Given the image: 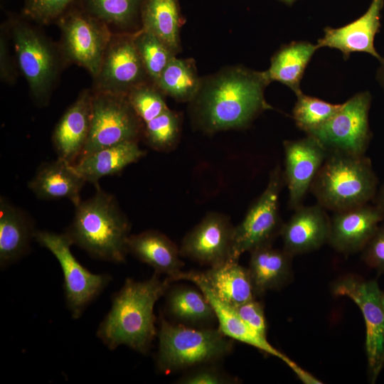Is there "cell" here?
I'll list each match as a JSON object with an SVG mask.
<instances>
[{
  "mask_svg": "<svg viewBox=\"0 0 384 384\" xmlns=\"http://www.w3.org/2000/svg\"><path fill=\"white\" fill-rule=\"evenodd\" d=\"M269 83L265 71L234 67L217 73L201 82L191 101L194 123L207 133L247 127L273 109L264 96Z\"/></svg>",
  "mask_w": 384,
  "mask_h": 384,
  "instance_id": "1",
  "label": "cell"
},
{
  "mask_svg": "<svg viewBox=\"0 0 384 384\" xmlns=\"http://www.w3.org/2000/svg\"><path fill=\"white\" fill-rule=\"evenodd\" d=\"M171 283L168 277L163 280L156 272L143 281L127 278L112 295L111 308L100 324L97 336L110 350L124 345L147 353L158 333L154 305Z\"/></svg>",
  "mask_w": 384,
  "mask_h": 384,
  "instance_id": "2",
  "label": "cell"
},
{
  "mask_svg": "<svg viewBox=\"0 0 384 384\" xmlns=\"http://www.w3.org/2000/svg\"><path fill=\"white\" fill-rule=\"evenodd\" d=\"M96 192L80 201L70 225L65 232L73 245L95 259L123 263L128 254L130 222L114 196L95 185Z\"/></svg>",
  "mask_w": 384,
  "mask_h": 384,
  "instance_id": "3",
  "label": "cell"
},
{
  "mask_svg": "<svg viewBox=\"0 0 384 384\" xmlns=\"http://www.w3.org/2000/svg\"><path fill=\"white\" fill-rule=\"evenodd\" d=\"M378 190L368 157L328 152L309 191L317 203L334 213L373 202Z\"/></svg>",
  "mask_w": 384,
  "mask_h": 384,
  "instance_id": "4",
  "label": "cell"
},
{
  "mask_svg": "<svg viewBox=\"0 0 384 384\" xmlns=\"http://www.w3.org/2000/svg\"><path fill=\"white\" fill-rule=\"evenodd\" d=\"M156 356L158 370L165 374L186 371L208 363H220L230 355L233 341L218 329H197L160 317Z\"/></svg>",
  "mask_w": 384,
  "mask_h": 384,
  "instance_id": "5",
  "label": "cell"
},
{
  "mask_svg": "<svg viewBox=\"0 0 384 384\" xmlns=\"http://www.w3.org/2000/svg\"><path fill=\"white\" fill-rule=\"evenodd\" d=\"M284 186L283 170L277 164L270 173L265 190L234 228L228 262H238L243 253L272 245L276 237L280 235L284 223L279 214V196Z\"/></svg>",
  "mask_w": 384,
  "mask_h": 384,
  "instance_id": "6",
  "label": "cell"
},
{
  "mask_svg": "<svg viewBox=\"0 0 384 384\" xmlns=\"http://www.w3.org/2000/svg\"><path fill=\"white\" fill-rule=\"evenodd\" d=\"M144 126L127 95L92 92L90 130L78 161L105 147L139 142Z\"/></svg>",
  "mask_w": 384,
  "mask_h": 384,
  "instance_id": "7",
  "label": "cell"
},
{
  "mask_svg": "<svg viewBox=\"0 0 384 384\" xmlns=\"http://www.w3.org/2000/svg\"><path fill=\"white\" fill-rule=\"evenodd\" d=\"M35 239L56 258L63 274L65 303L73 319H79L86 308L104 291L112 280L109 274H95L82 266L70 250L68 235L36 230Z\"/></svg>",
  "mask_w": 384,
  "mask_h": 384,
  "instance_id": "8",
  "label": "cell"
},
{
  "mask_svg": "<svg viewBox=\"0 0 384 384\" xmlns=\"http://www.w3.org/2000/svg\"><path fill=\"white\" fill-rule=\"evenodd\" d=\"M370 102L368 92L356 94L342 103L328 121L306 135L316 139L328 152L365 155L371 139L368 121Z\"/></svg>",
  "mask_w": 384,
  "mask_h": 384,
  "instance_id": "9",
  "label": "cell"
},
{
  "mask_svg": "<svg viewBox=\"0 0 384 384\" xmlns=\"http://www.w3.org/2000/svg\"><path fill=\"white\" fill-rule=\"evenodd\" d=\"M11 33L17 60L33 98L45 103L58 73V60L53 45L29 24L13 21Z\"/></svg>",
  "mask_w": 384,
  "mask_h": 384,
  "instance_id": "10",
  "label": "cell"
},
{
  "mask_svg": "<svg viewBox=\"0 0 384 384\" xmlns=\"http://www.w3.org/2000/svg\"><path fill=\"white\" fill-rule=\"evenodd\" d=\"M58 21L64 57L84 67L95 78L112 36L108 26L87 11L76 9L70 10Z\"/></svg>",
  "mask_w": 384,
  "mask_h": 384,
  "instance_id": "11",
  "label": "cell"
},
{
  "mask_svg": "<svg viewBox=\"0 0 384 384\" xmlns=\"http://www.w3.org/2000/svg\"><path fill=\"white\" fill-rule=\"evenodd\" d=\"M336 296L347 297L361 309L366 334V351L370 380L374 382L384 366V292L374 280L346 277L333 286Z\"/></svg>",
  "mask_w": 384,
  "mask_h": 384,
  "instance_id": "12",
  "label": "cell"
},
{
  "mask_svg": "<svg viewBox=\"0 0 384 384\" xmlns=\"http://www.w3.org/2000/svg\"><path fill=\"white\" fill-rule=\"evenodd\" d=\"M134 34H112L95 79L93 92L127 95L148 78Z\"/></svg>",
  "mask_w": 384,
  "mask_h": 384,
  "instance_id": "13",
  "label": "cell"
},
{
  "mask_svg": "<svg viewBox=\"0 0 384 384\" xmlns=\"http://www.w3.org/2000/svg\"><path fill=\"white\" fill-rule=\"evenodd\" d=\"M234 228L227 215L208 213L182 240L181 256L208 267L228 262Z\"/></svg>",
  "mask_w": 384,
  "mask_h": 384,
  "instance_id": "14",
  "label": "cell"
},
{
  "mask_svg": "<svg viewBox=\"0 0 384 384\" xmlns=\"http://www.w3.org/2000/svg\"><path fill=\"white\" fill-rule=\"evenodd\" d=\"M283 176L288 189V205L295 210L303 204L311 183L322 166L328 151L314 137L285 140L283 142Z\"/></svg>",
  "mask_w": 384,
  "mask_h": 384,
  "instance_id": "15",
  "label": "cell"
},
{
  "mask_svg": "<svg viewBox=\"0 0 384 384\" xmlns=\"http://www.w3.org/2000/svg\"><path fill=\"white\" fill-rule=\"evenodd\" d=\"M384 220V212L374 203L334 212L328 243L343 253L363 249Z\"/></svg>",
  "mask_w": 384,
  "mask_h": 384,
  "instance_id": "16",
  "label": "cell"
},
{
  "mask_svg": "<svg viewBox=\"0 0 384 384\" xmlns=\"http://www.w3.org/2000/svg\"><path fill=\"white\" fill-rule=\"evenodd\" d=\"M187 280L196 284L211 304L218 324V329L227 337L250 346L265 353L275 356L284 362L295 373L299 369L295 363L283 353L276 349L267 341L248 326L237 314L235 309L219 300L208 287L196 275L194 271H181L172 281Z\"/></svg>",
  "mask_w": 384,
  "mask_h": 384,
  "instance_id": "17",
  "label": "cell"
},
{
  "mask_svg": "<svg viewBox=\"0 0 384 384\" xmlns=\"http://www.w3.org/2000/svg\"><path fill=\"white\" fill-rule=\"evenodd\" d=\"M330 225L331 218L321 205H302L282 225L283 250L294 256L319 249L328 243Z\"/></svg>",
  "mask_w": 384,
  "mask_h": 384,
  "instance_id": "18",
  "label": "cell"
},
{
  "mask_svg": "<svg viewBox=\"0 0 384 384\" xmlns=\"http://www.w3.org/2000/svg\"><path fill=\"white\" fill-rule=\"evenodd\" d=\"M384 0H372L367 11L358 19L340 28L326 27L317 42L319 48L328 47L340 50L346 60L354 52H364L382 61L374 46V38L380 26V11Z\"/></svg>",
  "mask_w": 384,
  "mask_h": 384,
  "instance_id": "19",
  "label": "cell"
},
{
  "mask_svg": "<svg viewBox=\"0 0 384 384\" xmlns=\"http://www.w3.org/2000/svg\"><path fill=\"white\" fill-rule=\"evenodd\" d=\"M92 92L83 90L56 124L52 142L58 158L74 165L87 140L92 119Z\"/></svg>",
  "mask_w": 384,
  "mask_h": 384,
  "instance_id": "20",
  "label": "cell"
},
{
  "mask_svg": "<svg viewBox=\"0 0 384 384\" xmlns=\"http://www.w3.org/2000/svg\"><path fill=\"white\" fill-rule=\"evenodd\" d=\"M85 182L73 164L58 158L43 163L28 186L39 199L66 198L77 206L81 201L80 191Z\"/></svg>",
  "mask_w": 384,
  "mask_h": 384,
  "instance_id": "21",
  "label": "cell"
},
{
  "mask_svg": "<svg viewBox=\"0 0 384 384\" xmlns=\"http://www.w3.org/2000/svg\"><path fill=\"white\" fill-rule=\"evenodd\" d=\"M127 247L128 253L151 267L154 272L166 274L171 281L184 266L179 248L169 237L157 230L130 235Z\"/></svg>",
  "mask_w": 384,
  "mask_h": 384,
  "instance_id": "22",
  "label": "cell"
},
{
  "mask_svg": "<svg viewBox=\"0 0 384 384\" xmlns=\"http://www.w3.org/2000/svg\"><path fill=\"white\" fill-rule=\"evenodd\" d=\"M36 230L24 211L0 198V267L4 269L25 255Z\"/></svg>",
  "mask_w": 384,
  "mask_h": 384,
  "instance_id": "23",
  "label": "cell"
},
{
  "mask_svg": "<svg viewBox=\"0 0 384 384\" xmlns=\"http://www.w3.org/2000/svg\"><path fill=\"white\" fill-rule=\"evenodd\" d=\"M194 273L219 300L233 308L255 297L248 269L238 262H226Z\"/></svg>",
  "mask_w": 384,
  "mask_h": 384,
  "instance_id": "24",
  "label": "cell"
},
{
  "mask_svg": "<svg viewBox=\"0 0 384 384\" xmlns=\"http://www.w3.org/2000/svg\"><path fill=\"white\" fill-rule=\"evenodd\" d=\"M165 296V311L174 323L206 329L218 322L211 304L198 287L171 285Z\"/></svg>",
  "mask_w": 384,
  "mask_h": 384,
  "instance_id": "25",
  "label": "cell"
},
{
  "mask_svg": "<svg viewBox=\"0 0 384 384\" xmlns=\"http://www.w3.org/2000/svg\"><path fill=\"white\" fill-rule=\"evenodd\" d=\"M145 155L138 142H124L98 150L73 166L86 182L95 185L100 178L120 173Z\"/></svg>",
  "mask_w": 384,
  "mask_h": 384,
  "instance_id": "26",
  "label": "cell"
},
{
  "mask_svg": "<svg viewBox=\"0 0 384 384\" xmlns=\"http://www.w3.org/2000/svg\"><path fill=\"white\" fill-rule=\"evenodd\" d=\"M292 256L285 250L272 245L256 248L250 252L247 267L255 296L284 286L292 274Z\"/></svg>",
  "mask_w": 384,
  "mask_h": 384,
  "instance_id": "27",
  "label": "cell"
},
{
  "mask_svg": "<svg viewBox=\"0 0 384 384\" xmlns=\"http://www.w3.org/2000/svg\"><path fill=\"white\" fill-rule=\"evenodd\" d=\"M317 44L309 41H293L280 48L271 59L265 73L270 82H279L297 95L302 92L300 83L304 71L316 50Z\"/></svg>",
  "mask_w": 384,
  "mask_h": 384,
  "instance_id": "28",
  "label": "cell"
},
{
  "mask_svg": "<svg viewBox=\"0 0 384 384\" xmlns=\"http://www.w3.org/2000/svg\"><path fill=\"white\" fill-rule=\"evenodd\" d=\"M143 29L150 31L174 53L178 50V14L175 0H144Z\"/></svg>",
  "mask_w": 384,
  "mask_h": 384,
  "instance_id": "29",
  "label": "cell"
},
{
  "mask_svg": "<svg viewBox=\"0 0 384 384\" xmlns=\"http://www.w3.org/2000/svg\"><path fill=\"white\" fill-rule=\"evenodd\" d=\"M201 81L193 66L187 60H171L155 86L164 94L179 101H191L197 94Z\"/></svg>",
  "mask_w": 384,
  "mask_h": 384,
  "instance_id": "30",
  "label": "cell"
},
{
  "mask_svg": "<svg viewBox=\"0 0 384 384\" xmlns=\"http://www.w3.org/2000/svg\"><path fill=\"white\" fill-rule=\"evenodd\" d=\"M134 43L149 78L155 85L174 53L154 34L142 28Z\"/></svg>",
  "mask_w": 384,
  "mask_h": 384,
  "instance_id": "31",
  "label": "cell"
},
{
  "mask_svg": "<svg viewBox=\"0 0 384 384\" xmlns=\"http://www.w3.org/2000/svg\"><path fill=\"white\" fill-rule=\"evenodd\" d=\"M180 137V119L168 108L158 117L144 123L143 139L149 147L168 152L177 145Z\"/></svg>",
  "mask_w": 384,
  "mask_h": 384,
  "instance_id": "32",
  "label": "cell"
},
{
  "mask_svg": "<svg viewBox=\"0 0 384 384\" xmlns=\"http://www.w3.org/2000/svg\"><path fill=\"white\" fill-rule=\"evenodd\" d=\"M296 96L297 101L292 110V116L297 127L305 133L324 124L342 105L306 95L302 92Z\"/></svg>",
  "mask_w": 384,
  "mask_h": 384,
  "instance_id": "33",
  "label": "cell"
},
{
  "mask_svg": "<svg viewBox=\"0 0 384 384\" xmlns=\"http://www.w3.org/2000/svg\"><path fill=\"white\" fill-rule=\"evenodd\" d=\"M141 0H86L87 11L108 25L127 27L135 18Z\"/></svg>",
  "mask_w": 384,
  "mask_h": 384,
  "instance_id": "34",
  "label": "cell"
},
{
  "mask_svg": "<svg viewBox=\"0 0 384 384\" xmlns=\"http://www.w3.org/2000/svg\"><path fill=\"white\" fill-rule=\"evenodd\" d=\"M146 82L132 90L127 97L132 107L143 121L146 123L160 115L169 107L162 92Z\"/></svg>",
  "mask_w": 384,
  "mask_h": 384,
  "instance_id": "35",
  "label": "cell"
},
{
  "mask_svg": "<svg viewBox=\"0 0 384 384\" xmlns=\"http://www.w3.org/2000/svg\"><path fill=\"white\" fill-rule=\"evenodd\" d=\"M76 0H26L24 14L41 23L58 20L71 10Z\"/></svg>",
  "mask_w": 384,
  "mask_h": 384,
  "instance_id": "36",
  "label": "cell"
},
{
  "mask_svg": "<svg viewBox=\"0 0 384 384\" xmlns=\"http://www.w3.org/2000/svg\"><path fill=\"white\" fill-rule=\"evenodd\" d=\"M220 363H208L184 371L176 380L180 384H233L238 379L233 377L220 366Z\"/></svg>",
  "mask_w": 384,
  "mask_h": 384,
  "instance_id": "37",
  "label": "cell"
},
{
  "mask_svg": "<svg viewBox=\"0 0 384 384\" xmlns=\"http://www.w3.org/2000/svg\"><path fill=\"white\" fill-rule=\"evenodd\" d=\"M239 316L252 329L267 337V322L264 307L255 298L234 308Z\"/></svg>",
  "mask_w": 384,
  "mask_h": 384,
  "instance_id": "38",
  "label": "cell"
},
{
  "mask_svg": "<svg viewBox=\"0 0 384 384\" xmlns=\"http://www.w3.org/2000/svg\"><path fill=\"white\" fill-rule=\"evenodd\" d=\"M364 262L370 267L384 272V223L361 250Z\"/></svg>",
  "mask_w": 384,
  "mask_h": 384,
  "instance_id": "39",
  "label": "cell"
},
{
  "mask_svg": "<svg viewBox=\"0 0 384 384\" xmlns=\"http://www.w3.org/2000/svg\"><path fill=\"white\" fill-rule=\"evenodd\" d=\"M4 32L1 31L0 38V75L3 81L13 83L16 78V70L9 55Z\"/></svg>",
  "mask_w": 384,
  "mask_h": 384,
  "instance_id": "40",
  "label": "cell"
},
{
  "mask_svg": "<svg viewBox=\"0 0 384 384\" xmlns=\"http://www.w3.org/2000/svg\"><path fill=\"white\" fill-rule=\"evenodd\" d=\"M373 203L376 204L384 212V183L378 188Z\"/></svg>",
  "mask_w": 384,
  "mask_h": 384,
  "instance_id": "41",
  "label": "cell"
},
{
  "mask_svg": "<svg viewBox=\"0 0 384 384\" xmlns=\"http://www.w3.org/2000/svg\"><path fill=\"white\" fill-rule=\"evenodd\" d=\"M381 63L382 65L378 71V78L383 87H384V60H383Z\"/></svg>",
  "mask_w": 384,
  "mask_h": 384,
  "instance_id": "42",
  "label": "cell"
},
{
  "mask_svg": "<svg viewBox=\"0 0 384 384\" xmlns=\"http://www.w3.org/2000/svg\"><path fill=\"white\" fill-rule=\"evenodd\" d=\"M283 1H286V2L290 3V2H292V1H294V0H283Z\"/></svg>",
  "mask_w": 384,
  "mask_h": 384,
  "instance_id": "43",
  "label": "cell"
}]
</instances>
